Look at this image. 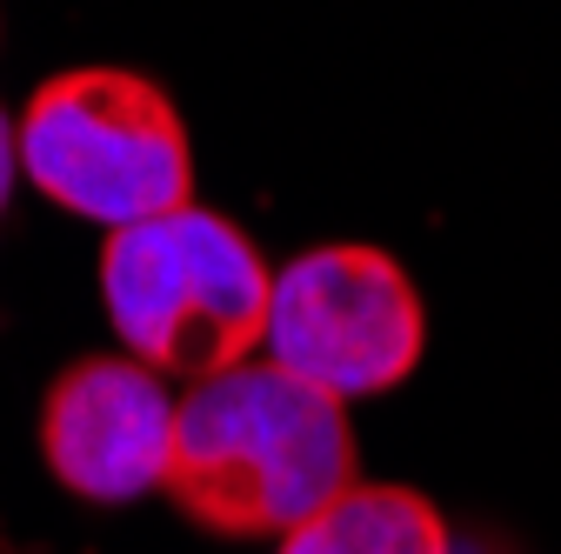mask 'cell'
Segmentation results:
<instances>
[{
    "label": "cell",
    "instance_id": "cell-2",
    "mask_svg": "<svg viewBox=\"0 0 561 554\" xmlns=\"http://www.w3.org/2000/svg\"><path fill=\"white\" fill-rule=\"evenodd\" d=\"M274 274L261 247L215 207L134 221L101 247V301L114 334L140 368L207 381L234 361H254L267 334Z\"/></svg>",
    "mask_w": 561,
    "mask_h": 554
},
{
    "label": "cell",
    "instance_id": "cell-4",
    "mask_svg": "<svg viewBox=\"0 0 561 554\" xmlns=\"http://www.w3.org/2000/svg\"><path fill=\"white\" fill-rule=\"evenodd\" d=\"M421 341H428L421 295L381 247H308L274 274L261 348L280 374L341 407L408 381Z\"/></svg>",
    "mask_w": 561,
    "mask_h": 554
},
{
    "label": "cell",
    "instance_id": "cell-7",
    "mask_svg": "<svg viewBox=\"0 0 561 554\" xmlns=\"http://www.w3.org/2000/svg\"><path fill=\"white\" fill-rule=\"evenodd\" d=\"M14 181H21V141H14V120L0 114V215L14 200Z\"/></svg>",
    "mask_w": 561,
    "mask_h": 554
},
{
    "label": "cell",
    "instance_id": "cell-3",
    "mask_svg": "<svg viewBox=\"0 0 561 554\" xmlns=\"http://www.w3.org/2000/svg\"><path fill=\"white\" fill-rule=\"evenodd\" d=\"M21 174L107 234L194 200V148L174 101L127 67H75L34 88L21 127Z\"/></svg>",
    "mask_w": 561,
    "mask_h": 554
},
{
    "label": "cell",
    "instance_id": "cell-5",
    "mask_svg": "<svg viewBox=\"0 0 561 554\" xmlns=\"http://www.w3.org/2000/svg\"><path fill=\"white\" fill-rule=\"evenodd\" d=\"M41 454L81 501H134L168 488L174 394L134 355H88L41 401Z\"/></svg>",
    "mask_w": 561,
    "mask_h": 554
},
{
    "label": "cell",
    "instance_id": "cell-6",
    "mask_svg": "<svg viewBox=\"0 0 561 554\" xmlns=\"http://www.w3.org/2000/svg\"><path fill=\"white\" fill-rule=\"evenodd\" d=\"M274 554H455V541L428 495L394 481H355L321 515L280 534Z\"/></svg>",
    "mask_w": 561,
    "mask_h": 554
},
{
    "label": "cell",
    "instance_id": "cell-1",
    "mask_svg": "<svg viewBox=\"0 0 561 554\" xmlns=\"http://www.w3.org/2000/svg\"><path fill=\"white\" fill-rule=\"evenodd\" d=\"M341 488H355L347 407L274 361H234L174 401L168 495L207 534H288Z\"/></svg>",
    "mask_w": 561,
    "mask_h": 554
}]
</instances>
